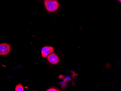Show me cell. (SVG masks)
Returning a JSON list of instances; mask_svg holds the SVG:
<instances>
[{"instance_id":"cell-1","label":"cell","mask_w":121,"mask_h":91,"mask_svg":"<svg viewBox=\"0 0 121 91\" xmlns=\"http://www.w3.org/2000/svg\"><path fill=\"white\" fill-rule=\"evenodd\" d=\"M44 3L46 9L49 12L55 11L59 7V3L56 0H44Z\"/></svg>"},{"instance_id":"cell-2","label":"cell","mask_w":121,"mask_h":91,"mask_svg":"<svg viewBox=\"0 0 121 91\" xmlns=\"http://www.w3.org/2000/svg\"><path fill=\"white\" fill-rule=\"evenodd\" d=\"M11 51L10 45L6 43L0 44V56H5L8 55Z\"/></svg>"},{"instance_id":"cell-3","label":"cell","mask_w":121,"mask_h":91,"mask_svg":"<svg viewBox=\"0 0 121 91\" xmlns=\"http://www.w3.org/2000/svg\"><path fill=\"white\" fill-rule=\"evenodd\" d=\"M54 51V48L53 47L45 46L43 47L41 51V55L43 58H45L48 55L51 54Z\"/></svg>"},{"instance_id":"cell-4","label":"cell","mask_w":121,"mask_h":91,"mask_svg":"<svg viewBox=\"0 0 121 91\" xmlns=\"http://www.w3.org/2000/svg\"><path fill=\"white\" fill-rule=\"evenodd\" d=\"M48 60L49 62L53 64H56L59 61V58L56 54L51 53L48 56Z\"/></svg>"},{"instance_id":"cell-5","label":"cell","mask_w":121,"mask_h":91,"mask_svg":"<svg viewBox=\"0 0 121 91\" xmlns=\"http://www.w3.org/2000/svg\"><path fill=\"white\" fill-rule=\"evenodd\" d=\"M15 90L16 91H23L24 87L20 83L17 84L15 87Z\"/></svg>"},{"instance_id":"cell-6","label":"cell","mask_w":121,"mask_h":91,"mask_svg":"<svg viewBox=\"0 0 121 91\" xmlns=\"http://www.w3.org/2000/svg\"><path fill=\"white\" fill-rule=\"evenodd\" d=\"M60 85L61 86V87L63 89H64V88L66 87V82H64V81H62V82H61L60 83Z\"/></svg>"},{"instance_id":"cell-7","label":"cell","mask_w":121,"mask_h":91,"mask_svg":"<svg viewBox=\"0 0 121 91\" xmlns=\"http://www.w3.org/2000/svg\"><path fill=\"white\" fill-rule=\"evenodd\" d=\"M47 91H60V90L58 89H56V88H51L50 89H49Z\"/></svg>"},{"instance_id":"cell-8","label":"cell","mask_w":121,"mask_h":91,"mask_svg":"<svg viewBox=\"0 0 121 91\" xmlns=\"http://www.w3.org/2000/svg\"><path fill=\"white\" fill-rule=\"evenodd\" d=\"M65 78H66V79H67V82L70 81L71 78L69 77H65Z\"/></svg>"},{"instance_id":"cell-9","label":"cell","mask_w":121,"mask_h":91,"mask_svg":"<svg viewBox=\"0 0 121 91\" xmlns=\"http://www.w3.org/2000/svg\"><path fill=\"white\" fill-rule=\"evenodd\" d=\"M58 78H59L60 79H61L64 78V76L62 75H60L59 77H58Z\"/></svg>"},{"instance_id":"cell-10","label":"cell","mask_w":121,"mask_h":91,"mask_svg":"<svg viewBox=\"0 0 121 91\" xmlns=\"http://www.w3.org/2000/svg\"><path fill=\"white\" fill-rule=\"evenodd\" d=\"M118 1L120 2L121 3V0H118Z\"/></svg>"},{"instance_id":"cell-11","label":"cell","mask_w":121,"mask_h":91,"mask_svg":"<svg viewBox=\"0 0 121 91\" xmlns=\"http://www.w3.org/2000/svg\"></svg>"}]
</instances>
